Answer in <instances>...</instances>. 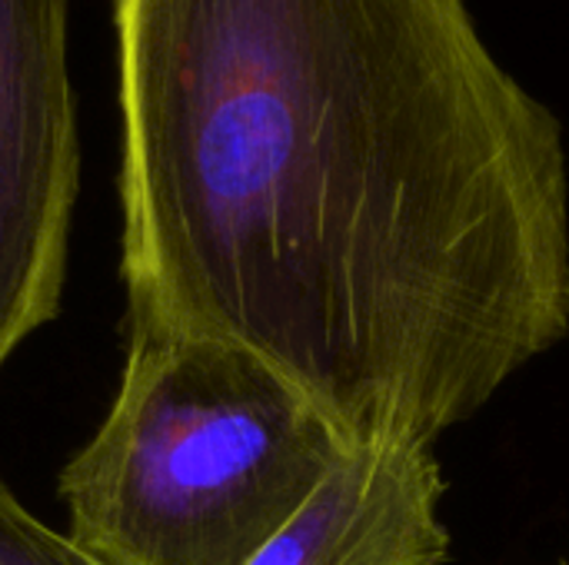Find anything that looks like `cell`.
I'll return each mask as SVG.
<instances>
[{"mask_svg":"<svg viewBox=\"0 0 569 565\" xmlns=\"http://www.w3.org/2000/svg\"><path fill=\"white\" fill-rule=\"evenodd\" d=\"M0 565H103L70 536L43 526L0 480Z\"/></svg>","mask_w":569,"mask_h":565,"instance_id":"obj_5","label":"cell"},{"mask_svg":"<svg viewBox=\"0 0 569 565\" xmlns=\"http://www.w3.org/2000/svg\"><path fill=\"white\" fill-rule=\"evenodd\" d=\"M433 446L350 450L250 565H443L450 529Z\"/></svg>","mask_w":569,"mask_h":565,"instance_id":"obj_4","label":"cell"},{"mask_svg":"<svg viewBox=\"0 0 569 565\" xmlns=\"http://www.w3.org/2000/svg\"><path fill=\"white\" fill-rule=\"evenodd\" d=\"M77 186L67 0H0V370L60 310Z\"/></svg>","mask_w":569,"mask_h":565,"instance_id":"obj_3","label":"cell"},{"mask_svg":"<svg viewBox=\"0 0 569 565\" xmlns=\"http://www.w3.org/2000/svg\"><path fill=\"white\" fill-rule=\"evenodd\" d=\"M350 450L260 356L130 316L113 406L60 473L67 536L103 565H250Z\"/></svg>","mask_w":569,"mask_h":565,"instance_id":"obj_2","label":"cell"},{"mask_svg":"<svg viewBox=\"0 0 569 565\" xmlns=\"http://www.w3.org/2000/svg\"><path fill=\"white\" fill-rule=\"evenodd\" d=\"M130 316L360 446H433L569 333L557 113L467 0H113Z\"/></svg>","mask_w":569,"mask_h":565,"instance_id":"obj_1","label":"cell"}]
</instances>
